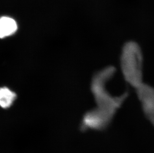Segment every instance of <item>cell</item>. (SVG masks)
Instances as JSON below:
<instances>
[{"label":"cell","instance_id":"6da1fadb","mask_svg":"<svg viewBox=\"0 0 154 153\" xmlns=\"http://www.w3.org/2000/svg\"><path fill=\"white\" fill-rule=\"evenodd\" d=\"M116 70L112 66L106 67L95 74L91 84V90L97 104L95 109L109 124L129 95L127 91L119 97H113L106 89V83L114 76Z\"/></svg>","mask_w":154,"mask_h":153},{"label":"cell","instance_id":"7a4b0ae2","mask_svg":"<svg viewBox=\"0 0 154 153\" xmlns=\"http://www.w3.org/2000/svg\"><path fill=\"white\" fill-rule=\"evenodd\" d=\"M143 56L136 42H126L122 48L120 56L121 69L125 81L136 88L143 82Z\"/></svg>","mask_w":154,"mask_h":153},{"label":"cell","instance_id":"3957f363","mask_svg":"<svg viewBox=\"0 0 154 153\" xmlns=\"http://www.w3.org/2000/svg\"><path fill=\"white\" fill-rule=\"evenodd\" d=\"M17 29V23L15 20L8 16L0 18V38L11 36Z\"/></svg>","mask_w":154,"mask_h":153},{"label":"cell","instance_id":"277c9868","mask_svg":"<svg viewBox=\"0 0 154 153\" xmlns=\"http://www.w3.org/2000/svg\"><path fill=\"white\" fill-rule=\"evenodd\" d=\"M16 94L6 87L0 88V106L7 108L12 106L16 98Z\"/></svg>","mask_w":154,"mask_h":153},{"label":"cell","instance_id":"5b68a950","mask_svg":"<svg viewBox=\"0 0 154 153\" xmlns=\"http://www.w3.org/2000/svg\"><path fill=\"white\" fill-rule=\"evenodd\" d=\"M144 114L154 126V106L143 108Z\"/></svg>","mask_w":154,"mask_h":153}]
</instances>
